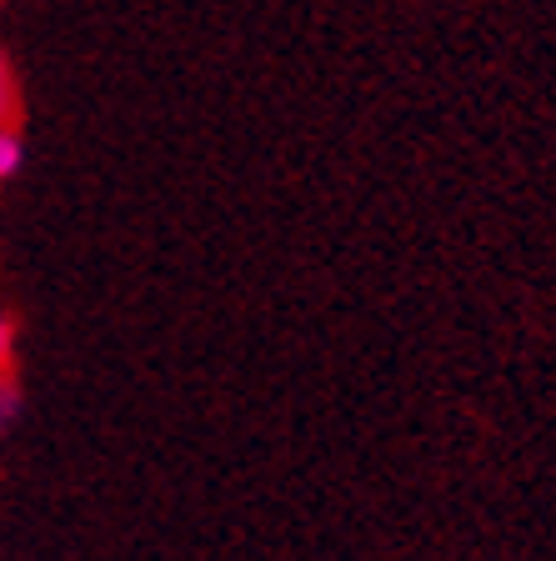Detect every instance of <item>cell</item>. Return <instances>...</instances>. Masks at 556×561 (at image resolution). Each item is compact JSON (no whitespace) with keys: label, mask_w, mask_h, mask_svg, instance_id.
<instances>
[{"label":"cell","mask_w":556,"mask_h":561,"mask_svg":"<svg viewBox=\"0 0 556 561\" xmlns=\"http://www.w3.org/2000/svg\"><path fill=\"white\" fill-rule=\"evenodd\" d=\"M21 171V136L11 126H0V181H11Z\"/></svg>","instance_id":"1"},{"label":"cell","mask_w":556,"mask_h":561,"mask_svg":"<svg viewBox=\"0 0 556 561\" xmlns=\"http://www.w3.org/2000/svg\"><path fill=\"white\" fill-rule=\"evenodd\" d=\"M15 407H21V397H15V386H11V376L0 371V432L15 421Z\"/></svg>","instance_id":"2"},{"label":"cell","mask_w":556,"mask_h":561,"mask_svg":"<svg viewBox=\"0 0 556 561\" xmlns=\"http://www.w3.org/2000/svg\"><path fill=\"white\" fill-rule=\"evenodd\" d=\"M11 66H5V56H0V126H5V111H11Z\"/></svg>","instance_id":"3"},{"label":"cell","mask_w":556,"mask_h":561,"mask_svg":"<svg viewBox=\"0 0 556 561\" xmlns=\"http://www.w3.org/2000/svg\"><path fill=\"white\" fill-rule=\"evenodd\" d=\"M11 346H15V331H11V321L0 316V362H11Z\"/></svg>","instance_id":"4"}]
</instances>
